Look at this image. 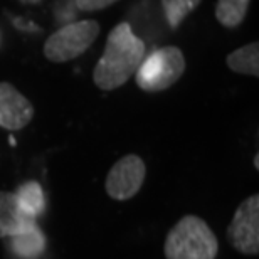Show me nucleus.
<instances>
[{
    "label": "nucleus",
    "mask_w": 259,
    "mask_h": 259,
    "mask_svg": "<svg viewBox=\"0 0 259 259\" xmlns=\"http://www.w3.org/2000/svg\"><path fill=\"white\" fill-rule=\"evenodd\" d=\"M227 67L236 74L259 77V42H249L232 51L226 58Z\"/></svg>",
    "instance_id": "1a4fd4ad"
},
{
    "label": "nucleus",
    "mask_w": 259,
    "mask_h": 259,
    "mask_svg": "<svg viewBox=\"0 0 259 259\" xmlns=\"http://www.w3.org/2000/svg\"><path fill=\"white\" fill-rule=\"evenodd\" d=\"M34 105L7 81L0 82V128L20 132L34 120Z\"/></svg>",
    "instance_id": "0eeeda50"
},
{
    "label": "nucleus",
    "mask_w": 259,
    "mask_h": 259,
    "mask_svg": "<svg viewBox=\"0 0 259 259\" xmlns=\"http://www.w3.org/2000/svg\"><path fill=\"white\" fill-rule=\"evenodd\" d=\"M116 2H120V0H74L76 7L82 10V12H98V10H105Z\"/></svg>",
    "instance_id": "ddd939ff"
},
{
    "label": "nucleus",
    "mask_w": 259,
    "mask_h": 259,
    "mask_svg": "<svg viewBox=\"0 0 259 259\" xmlns=\"http://www.w3.org/2000/svg\"><path fill=\"white\" fill-rule=\"evenodd\" d=\"M35 217L17 192L0 190V239L14 237L35 227Z\"/></svg>",
    "instance_id": "6e6552de"
},
{
    "label": "nucleus",
    "mask_w": 259,
    "mask_h": 259,
    "mask_svg": "<svg viewBox=\"0 0 259 259\" xmlns=\"http://www.w3.org/2000/svg\"><path fill=\"white\" fill-rule=\"evenodd\" d=\"M254 167H256V170L259 168V155L257 153L254 155Z\"/></svg>",
    "instance_id": "4468645a"
},
{
    "label": "nucleus",
    "mask_w": 259,
    "mask_h": 259,
    "mask_svg": "<svg viewBox=\"0 0 259 259\" xmlns=\"http://www.w3.org/2000/svg\"><path fill=\"white\" fill-rule=\"evenodd\" d=\"M227 241L232 249L241 254H259V194L246 197L237 205L227 226Z\"/></svg>",
    "instance_id": "39448f33"
},
{
    "label": "nucleus",
    "mask_w": 259,
    "mask_h": 259,
    "mask_svg": "<svg viewBox=\"0 0 259 259\" xmlns=\"http://www.w3.org/2000/svg\"><path fill=\"white\" fill-rule=\"evenodd\" d=\"M17 195L34 215L39 214L40 207L44 204V199H42V190H40V185L37 182H27L25 185H22L17 190Z\"/></svg>",
    "instance_id": "f8f14e48"
},
{
    "label": "nucleus",
    "mask_w": 259,
    "mask_h": 259,
    "mask_svg": "<svg viewBox=\"0 0 259 259\" xmlns=\"http://www.w3.org/2000/svg\"><path fill=\"white\" fill-rule=\"evenodd\" d=\"M101 32L100 22L95 19L77 20L53 32L44 42V58L56 64L69 63L91 48Z\"/></svg>",
    "instance_id": "20e7f679"
},
{
    "label": "nucleus",
    "mask_w": 259,
    "mask_h": 259,
    "mask_svg": "<svg viewBox=\"0 0 259 259\" xmlns=\"http://www.w3.org/2000/svg\"><path fill=\"white\" fill-rule=\"evenodd\" d=\"M185 56L177 46H163L145 56L143 63L135 72V82L145 93H162L177 84L184 76Z\"/></svg>",
    "instance_id": "7ed1b4c3"
},
{
    "label": "nucleus",
    "mask_w": 259,
    "mask_h": 259,
    "mask_svg": "<svg viewBox=\"0 0 259 259\" xmlns=\"http://www.w3.org/2000/svg\"><path fill=\"white\" fill-rule=\"evenodd\" d=\"M202 4V0H160L165 20L172 30H177L185 17H189Z\"/></svg>",
    "instance_id": "9b49d317"
},
{
    "label": "nucleus",
    "mask_w": 259,
    "mask_h": 259,
    "mask_svg": "<svg viewBox=\"0 0 259 259\" xmlns=\"http://www.w3.org/2000/svg\"><path fill=\"white\" fill-rule=\"evenodd\" d=\"M147 56V46L128 22L110 30L100 61L93 69V82L101 91H115L135 76Z\"/></svg>",
    "instance_id": "f257e3e1"
},
{
    "label": "nucleus",
    "mask_w": 259,
    "mask_h": 259,
    "mask_svg": "<svg viewBox=\"0 0 259 259\" xmlns=\"http://www.w3.org/2000/svg\"><path fill=\"white\" fill-rule=\"evenodd\" d=\"M147 179V165L140 155L130 153L116 160L108 170L105 179V192L116 202L133 199L142 190Z\"/></svg>",
    "instance_id": "423d86ee"
},
{
    "label": "nucleus",
    "mask_w": 259,
    "mask_h": 259,
    "mask_svg": "<svg viewBox=\"0 0 259 259\" xmlns=\"http://www.w3.org/2000/svg\"><path fill=\"white\" fill-rule=\"evenodd\" d=\"M219 241L210 226L199 215L180 217L163 242L165 259H215Z\"/></svg>",
    "instance_id": "f03ea898"
},
{
    "label": "nucleus",
    "mask_w": 259,
    "mask_h": 259,
    "mask_svg": "<svg viewBox=\"0 0 259 259\" xmlns=\"http://www.w3.org/2000/svg\"><path fill=\"white\" fill-rule=\"evenodd\" d=\"M251 0H217L214 14L222 27L236 29L244 22Z\"/></svg>",
    "instance_id": "9d476101"
}]
</instances>
